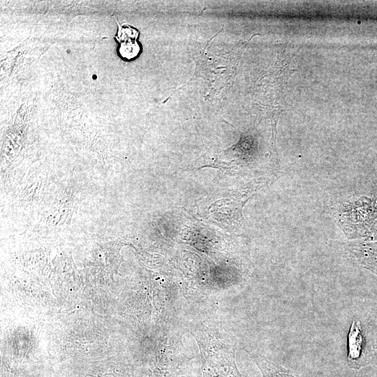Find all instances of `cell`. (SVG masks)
<instances>
[{
  "mask_svg": "<svg viewBox=\"0 0 377 377\" xmlns=\"http://www.w3.org/2000/svg\"><path fill=\"white\" fill-rule=\"evenodd\" d=\"M200 350L203 377H242L235 358V349L219 339L196 337Z\"/></svg>",
  "mask_w": 377,
  "mask_h": 377,
  "instance_id": "1",
  "label": "cell"
},
{
  "mask_svg": "<svg viewBox=\"0 0 377 377\" xmlns=\"http://www.w3.org/2000/svg\"><path fill=\"white\" fill-rule=\"evenodd\" d=\"M359 321L353 320L348 334V364L352 368H358L362 364L363 337Z\"/></svg>",
  "mask_w": 377,
  "mask_h": 377,
  "instance_id": "2",
  "label": "cell"
},
{
  "mask_svg": "<svg viewBox=\"0 0 377 377\" xmlns=\"http://www.w3.org/2000/svg\"><path fill=\"white\" fill-rule=\"evenodd\" d=\"M119 31H119V40L124 41L121 45V54L127 59L135 57L140 51L139 45L136 42L138 31L128 26H126L125 29L121 27Z\"/></svg>",
  "mask_w": 377,
  "mask_h": 377,
  "instance_id": "3",
  "label": "cell"
},
{
  "mask_svg": "<svg viewBox=\"0 0 377 377\" xmlns=\"http://www.w3.org/2000/svg\"><path fill=\"white\" fill-rule=\"evenodd\" d=\"M254 358L265 377H295L272 362L255 356Z\"/></svg>",
  "mask_w": 377,
  "mask_h": 377,
  "instance_id": "4",
  "label": "cell"
}]
</instances>
